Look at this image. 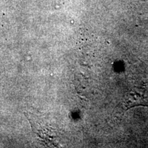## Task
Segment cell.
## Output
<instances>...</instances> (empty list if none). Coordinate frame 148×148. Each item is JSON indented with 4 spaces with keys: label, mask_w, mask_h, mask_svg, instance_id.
Listing matches in <instances>:
<instances>
[]
</instances>
